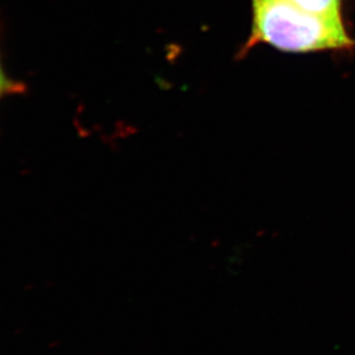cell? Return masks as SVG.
I'll return each instance as SVG.
<instances>
[{
  "instance_id": "3957f363",
  "label": "cell",
  "mask_w": 355,
  "mask_h": 355,
  "mask_svg": "<svg viewBox=\"0 0 355 355\" xmlns=\"http://www.w3.org/2000/svg\"><path fill=\"white\" fill-rule=\"evenodd\" d=\"M22 89H24L22 83L10 79L8 74L5 72L3 62H1V59H0V99L6 95L19 94V92H22Z\"/></svg>"
},
{
  "instance_id": "7a4b0ae2",
  "label": "cell",
  "mask_w": 355,
  "mask_h": 355,
  "mask_svg": "<svg viewBox=\"0 0 355 355\" xmlns=\"http://www.w3.org/2000/svg\"><path fill=\"white\" fill-rule=\"evenodd\" d=\"M311 13L342 17V0H287Z\"/></svg>"
},
{
  "instance_id": "6da1fadb",
  "label": "cell",
  "mask_w": 355,
  "mask_h": 355,
  "mask_svg": "<svg viewBox=\"0 0 355 355\" xmlns=\"http://www.w3.org/2000/svg\"><path fill=\"white\" fill-rule=\"evenodd\" d=\"M252 31L243 52L259 44L291 53L346 49L353 44L342 17L311 13L287 0H252Z\"/></svg>"
}]
</instances>
